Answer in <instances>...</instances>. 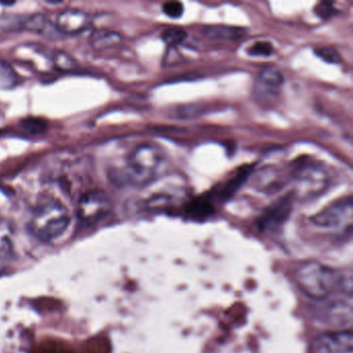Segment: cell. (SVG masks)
<instances>
[{
  "mask_svg": "<svg viewBox=\"0 0 353 353\" xmlns=\"http://www.w3.org/2000/svg\"><path fill=\"white\" fill-rule=\"evenodd\" d=\"M164 152L154 144H141L130 154L125 164V181L136 187L154 181L163 170Z\"/></svg>",
  "mask_w": 353,
  "mask_h": 353,
  "instance_id": "1",
  "label": "cell"
},
{
  "mask_svg": "<svg viewBox=\"0 0 353 353\" xmlns=\"http://www.w3.org/2000/svg\"><path fill=\"white\" fill-rule=\"evenodd\" d=\"M71 223L69 210L61 202L48 201L37 206L28 229L37 239L51 241L61 237Z\"/></svg>",
  "mask_w": 353,
  "mask_h": 353,
  "instance_id": "2",
  "label": "cell"
},
{
  "mask_svg": "<svg viewBox=\"0 0 353 353\" xmlns=\"http://www.w3.org/2000/svg\"><path fill=\"white\" fill-rule=\"evenodd\" d=\"M342 282L340 272L319 262H307L295 274L297 287L314 299H326Z\"/></svg>",
  "mask_w": 353,
  "mask_h": 353,
  "instance_id": "3",
  "label": "cell"
},
{
  "mask_svg": "<svg viewBox=\"0 0 353 353\" xmlns=\"http://www.w3.org/2000/svg\"><path fill=\"white\" fill-rule=\"evenodd\" d=\"M352 220V199L351 197L342 198L332 202L321 212L312 216L311 222L319 228L336 229L344 228L348 225L351 227Z\"/></svg>",
  "mask_w": 353,
  "mask_h": 353,
  "instance_id": "4",
  "label": "cell"
},
{
  "mask_svg": "<svg viewBox=\"0 0 353 353\" xmlns=\"http://www.w3.org/2000/svg\"><path fill=\"white\" fill-rule=\"evenodd\" d=\"M110 208V200L104 192L88 191L78 199L77 216L83 222L92 224L106 216Z\"/></svg>",
  "mask_w": 353,
  "mask_h": 353,
  "instance_id": "5",
  "label": "cell"
},
{
  "mask_svg": "<svg viewBox=\"0 0 353 353\" xmlns=\"http://www.w3.org/2000/svg\"><path fill=\"white\" fill-rule=\"evenodd\" d=\"M293 208V194H286L270 204L259 216L257 226L260 231H276L283 226L290 216Z\"/></svg>",
  "mask_w": 353,
  "mask_h": 353,
  "instance_id": "6",
  "label": "cell"
},
{
  "mask_svg": "<svg viewBox=\"0 0 353 353\" xmlns=\"http://www.w3.org/2000/svg\"><path fill=\"white\" fill-rule=\"evenodd\" d=\"M353 334L351 330H338L320 334L314 339L311 353H352Z\"/></svg>",
  "mask_w": 353,
  "mask_h": 353,
  "instance_id": "7",
  "label": "cell"
},
{
  "mask_svg": "<svg viewBox=\"0 0 353 353\" xmlns=\"http://www.w3.org/2000/svg\"><path fill=\"white\" fill-rule=\"evenodd\" d=\"M284 83V76L278 68L268 65L258 74L254 84V96L260 102H270L278 97Z\"/></svg>",
  "mask_w": 353,
  "mask_h": 353,
  "instance_id": "8",
  "label": "cell"
},
{
  "mask_svg": "<svg viewBox=\"0 0 353 353\" xmlns=\"http://www.w3.org/2000/svg\"><path fill=\"white\" fill-rule=\"evenodd\" d=\"M294 177L301 185V189L309 195L319 193L327 185L325 171L316 165H299L294 170Z\"/></svg>",
  "mask_w": 353,
  "mask_h": 353,
  "instance_id": "9",
  "label": "cell"
},
{
  "mask_svg": "<svg viewBox=\"0 0 353 353\" xmlns=\"http://www.w3.org/2000/svg\"><path fill=\"white\" fill-rule=\"evenodd\" d=\"M90 18L85 12L69 9L61 12L57 20V30L63 34H79L90 28Z\"/></svg>",
  "mask_w": 353,
  "mask_h": 353,
  "instance_id": "10",
  "label": "cell"
},
{
  "mask_svg": "<svg viewBox=\"0 0 353 353\" xmlns=\"http://www.w3.org/2000/svg\"><path fill=\"white\" fill-rule=\"evenodd\" d=\"M285 179L282 172L276 167H265L256 173L254 185L262 193L274 194L283 189Z\"/></svg>",
  "mask_w": 353,
  "mask_h": 353,
  "instance_id": "11",
  "label": "cell"
},
{
  "mask_svg": "<svg viewBox=\"0 0 353 353\" xmlns=\"http://www.w3.org/2000/svg\"><path fill=\"white\" fill-rule=\"evenodd\" d=\"M254 171L253 165H243L224 183L218 191L219 198L222 201H227L235 195L237 191L243 187V183L250 179Z\"/></svg>",
  "mask_w": 353,
  "mask_h": 353,
  "instance_id": "12",
  "label": "cell"
},
{
  "mask_svg": "<svg viewBox=\"0 0 353 353\" xmlns=\"http://www.w3.org/2000/svg\"><path fill=\"white\" fill-rule=\"evenodd\" d=\"M22 28L28 32H32L34 34L46 37V38H55V37L61 34L57 26L42 14H34V15L28 16L22 23Z\"/></svg>",
  "mask_w": 353,
  "mask_h": 353,
  "instance_id": "13",
  "label": "cell"
},
{
  "mask_svg": "<svg viewBox=\"0 0 353 353\" xmlns=\"http://www.w3.org/2000/svg\"><path fill=\"white\" fill-rule=\"evenodd\" d=\"M326 319L334 326L350 325L352 321V303L346 301H334L327 309Z\"/></svg>",
  "mask_w": 353,
  "mask_h": 353,
  "instance_id": "14",
  "label": "cell"
},
{
  "mask_svg": "<svg viewBox=\"0 0 353 353\" xmlns=\"http://www.w3.org/2000/svg\"><path fill=\"white\" fill-rule=\"evenodd\" d=\"M203 34L212 40L237 41L245 36V30L227 26H210L203 28Z\"/></svg>",
  "mask_w": 353,
  "mask_h": 353,
  "instance_id": "15",
  "label": "cell"
},
{
  "mask_svg": "<svg viewBox=\"0 0 353 353\" xmlns=\"http://www.w3.org/2000/svg\"><path fill=\"white\" fill-rule=\"evenodd\" d=\"M214 206L210 198L199 197L188 204L185 214L194 221H203L212 216Z\"/></svg>",
  "mask_w": 353,
  "mask_h": 353,
  "instance_id": "16",
  "label": "cell"
},
{
  "mask_svg": "<svg viewBox=\"0 0 353 353\" xmlns=\"http://www.w3.org/2000/svg\"><path fill=\"white\" fill-rule=\"evenodd\" d=\"M121 37L117 32L108 30H96L90 36V43L94 50H106L121 44Z\"/></svg>",
  "mask_w": 353,
  "mask_h": 353,
  "instance_id": "17",
  "label": "cell"
},
{
  "mask_svg": "<svg viewBox=\"0 0 353 353\" xmlns=\"http://www.w3.org/2000/svg\"><path fill=\"white\" fill-rule=\"evenodd\" d=\"M52 61L55 69L61 72L72 71L77 65L74 57H72L69 53L63 52V51H55L53 53Z\"/></svg>",
  "mask_w": 353,
  "mask_h": 353,
  "instance_id": "18",
  "label": "cell"
},
{
  "mask_svg": "<svg viewBox=\"0 0 353 353\" xmlns=\"http://www.w3.org/2000/svg\"><path fill=\"white\" fill-rule=\"evenodd\" d=\"M188 34L183 28H169L162 32V39L167 45L171 47L179 46L187 39Z\"/></svg>",
  "mask_w": 353,
  "mask_h": 353,
  "instance_id": "19",
  "label": "cell"
},
{
  "mask_svg": "<svg viewBox=\"0 0 353 353\" xmlns=\"http://www.w3.org/2000/svg\"><path fill=\"white\" fill-rule=\"evenodd\" d=\"M12 251H13V243H12L9 228L0 225V260L9 258Z\"/></svg>",
  "mask_w": 353,
  "mask_h": 353,
  "instance_id": "20",
  "label": "cell"
},
{
  "mask_svg": "<svg viewBox=\"0 0 353 353\" xmlns=\"http://www.w3.org/2000/svg\"><path fill=\"white\" fill-rule=\"evenodd\" d=\"M315 54L322 61L327 63H332V65H336L342 61V57L334 47L325 46L316 48Z\"/></svg>",
  "mask_w": 353,
  "mask_h": 353,
  "instance_id": "21",
  "label": "cell"
},
{
  "mask_svg": "<svg viewBox=\"0 0 353 353\" xmlns=\"http://www.w3.org/2000/svg\"><path fill=\"white\" fill-rule=\"evenodd\" d=\"M274 46H272V43L270 42H257L252 45V46L248 49V54L256 57H270V55L274 54Z\"/></svg>",
  "mask_w": 353,
  "mask_h": 353,
  "instance_id": "22",
  "label": "cell"
},
{
  "mask_svg": "<svg viewBox=\"0 0 353 353\" xmlns=\"http://www.w3.org/2000/svg\"><path fill=\"white\" fill-rule=\"evenodd\" d=\"M314 13L316 14L319 19L328 20L336 15V10L334 8V3L330 1H321V3H317L316 7L314 8Z\"/></svg>",
  "mask_w": 353,
  "mask_h": 353,
  "instance_id": "23",
  "label": "cell"
},
{
  "mask_svg": "<svg viewBox=\"0 0 353 353\" xmlns=\"http://www.w3.org/2000/svg\"><path fill=\"white\" fill-rule=\"evenodd\" d=\"M163 12L167 17L172 18V19H179L183 15L185 7L183 3L179 1H170L163 5Z\"/></svg>",
  "mask_w": 353,
  "mask_h": 353,
  "instance_id": "24",
  "label": "cell"
},
{
  "mask_svg": "<svg viewBox=\"0 0 353 353\" xmlns=\"http://www.w3.org/2000/svg\"><path fill=\"white\" fill-rule=\"evenodd\" d=\"M22 127L28 131L34 134L42 133L45 131L46 123L42 119H26L22 121Z\"/></svg>",
  "mask_w": 353,
  "mask_h": 353,
  "instance_id": "25",
  "label": "cell"
}]
</instances>
